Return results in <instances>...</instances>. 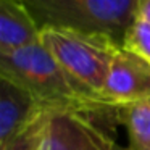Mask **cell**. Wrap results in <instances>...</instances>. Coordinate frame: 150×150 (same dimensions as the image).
Masks as SVG:
<instances>
[{
	"instance_id": "6da1fadb",
	"label": "cell",
	"mask_w": 150,
	"mask_h": 150,
	"mask_svg": "<svg viewBox=\"0 0 150 150\" xmlns=\"http://www.w3.org/2000/svg\"><path fill=\"white\" fill-rule=\"evenodd\" d=\"M0 76L23 86L45 110L87 115L111 132L121 124L124 105H110L86 89L57 63L40 42L0 55Z\"/></svg>"
},
{
	"instance_id": "7c38bea8",
	"label": "cell",
	"mask_w": 150,
	"mask_h": 150,
	"mask_svg": "<svg viewBox=\"0 0 150 150\" xmlns=\"http://www.w3.org/2000/svg\"><path fill=\"white\" fill-rule=\"evenodd\" d=\"M113 150H126V149H124V147H121V145H120V144H118V142H116V145H115V147H113Z\"/></svg>"
},
{
	"instance_id": "30bf717a",
	"label": "cell",
	"mask_w": 150,
	"mask_h": 150,
	"mask_svg": "<svg viewBox=\"0 0 150 150\" xmlns=\"http://www.w3.org/2000/svg\"><path fill=\"white\" fill-rule=\"evenodd\" d=\"M123 47L131 50L132 53L142 57L150 63V23L144 18H139L132 23L129 31L126 33Z\"/></svg>"
},
{
	"instance_id": "8fae6325",
	"label": "cell",
	"mask_w": 150,
	"mask_h": 150,
	"mask_svg": "<svg viewBox=\"0 0 150 150\" xmlns=\"http://www.w3.org/2000/svg\"><path fill=\"white\" fill-rule=\"evenodd\" d=\"M139 18L150 23V0H139Z\"/></svg>"
},
{
	"instance_id": "7a4b0ae2",
	"label": "cell",
	"mask_w": 150,
	"mask_h": 150,
	"mask_svg": "<svg viewBox=\"0 0 150 150\" xmlns=\"http://www.w3.org/2000/svg\"><path fill=\"white\" fill-rule=\"evenodd\" d=\"M39 29L62 28L102 34L123 47L139 16V0H23Z\"/></svg>"
},
{
	"instance_id": "9c48e42d",
	"label": "cell",
	"mask_w": 150,
	"mask_h": 150,
	"mask_svg": "<svg viewBox=\"0 0 150 150\" xmlns=\"http://www.w3.org/2000/svg\"><path fill=\"white\" fill-rule=\"evenodd\" d=\"M47 113H49V110H45V108L42 111H39L36 115V118L18 136H15L4 149L0 150H37V145H39L40 136H42V131H44V124H45Z\"/></svg>"
},
{
	"instance_id": "277c9868",
	"label": "cell",
	"mask_w": 150,
	"mask_h": 150,
	"mask_svg": "<svg viewBox=\"0 0 150 150\" xmlns=\"http://www.w3.org/2000/svg\"><path fill=\"white\" fill-rule=\"evenodd\" d=\"M113 134L87 115L49 110L37 150H113Z\"/></svg>"
},
{
	"instance_id": "3957f363",
	"label": "cell",
	"mask_w": 150,
	"mask_h": 150,
	"mask_svg": "<svg viewBox=\"0 0 150 150\" xmlns=\"http://www.w3.org/2000/svg\"><path fill=\"white\" fill-rule=\"evenodd\" d=\"M39 42L65 71L98 97L121 47L108 36L62 28H42Z\"/></svg>"
},
{
	"instance_id": "8992f818",
	"label": "cell",
	"mask_w": 150,
	"mask_h": 150,
	"mask_svg": "<svg viewBox=\"0 0 150 150\" xmlns=\"http://www.w3.org/2000/svg\"><path fill=\"white\" fill-rule=\"evenodd\" d=\"M42 110L29 91L0 76V149L18 136Z\"/></svg>"
},
{
	"instance_id": "52a82bcc",
	"label": "cell",
	"mask_w": 150,
	"mask_h": 150,
	"mask_svg": "<svg viewBox=\"0 0 150 150\" xmlns=\"http://www.w3.org/2000/svg\"><path fill=\"white\" fill-rule=\"evenodd\" d=\"M40 29L23 0H0V55L39 44Z\"/></svg>"
},
{
	"instance_id": "ba28073f",
	"label": "cell",
	"mask_w": 150,
	"mask_h": 150,
	"mask_svg": "<svg viewBox=\"0 0 150 150\" xmlns=\"http://www.w3.org/2000/svg\"><path fill=\"white\" fill-rule=\"evenodd\" d=\"M121 124L127 131L126 150H150V98L124 105Z\"/></svg>"
},
{
	"instance_id": "5b68a950",
	"label": "cell",
	"mask_w": 150,
	"mask_h": 150,
	"mask_svg": "<svg viewBox=\"0 0 150 150\" xmlns=\"http://www.w3.org/2000/svg\"><path fill=\"white\" fill-rule=\"evenodd\" d=\"M100 98L120 107L150 98V63L120 47L111 60Z\"/></svg>"
}]
</instances>
